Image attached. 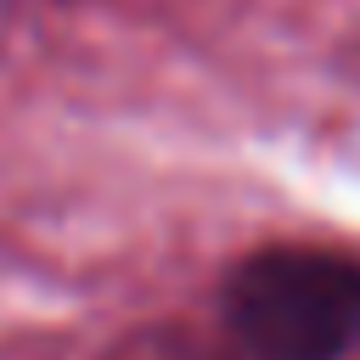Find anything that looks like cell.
Listing matches in <instances>:
<instances>
[{"instance_id": "cell-1", "label": "cell", "mask_w": 360, "mask_h": 360, "mask_svg": "<svg viewBox=\"0 0 360 360\" xmlns=\"http://www.w3.org/2000/svg\"><path fill=\"white\" fill-rule=\"evenodd\" d=\"M225 326L259 360L360 354V264L326 248L248 253L225 281Z\"/></svg>"}]
</instances>
